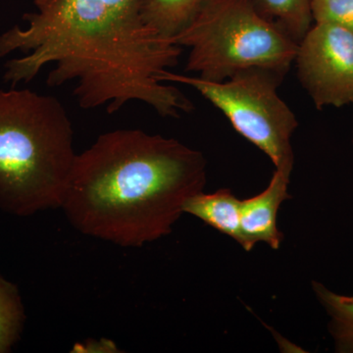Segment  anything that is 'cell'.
Masks as SVG:
<instances>
[{
    "instance_id": "obj_1",
    "label": "cell",
    "mask_w": 353,
    "mask_h": 353,
    "mask_svg": "<svg viewBox=\"0 0 353 353\" xmlns=\"http://www.w3.org/2000/svg\"><path fill=\"white\" fill-rule=\"evenodd\" d=\"M26 28L0 34V58L25 57L4 64L3 80L12 87L31 83L48 65L50 87L76 82L74 95L83 109L117 113L143 102L163 117L192 112L187 95L159 80L179 62L182 48L154 31L141 17L114 11L103 0H34Z\"/></svg>"
},
{
    "instance_id": "obj_2",
    "label": "cell",
    "mask_w": 353,
    "mask_h": 353,
    "mask_svg": "<svg viewBox=\"0 0 353 353\" xmlns=\"http://www.w3.org/2000/svg\"><path fill=\"white\" fill-rule=\"evenodd\" d=\"M205 183L201 152L141 130H115L77 154L60 208L85 236L141 248L172 233Z\"/></svg>"
},
{
    "instance_id": "obj_3",
    "label": "cell",
    "mask_w": 353,
    "mask_h": 353,
    "mask_svg": "<svg viewBox=\"0 0 353 353\" xmlns=\"http://www.w3.org/2000/svg\"><path fill=\"white\" fill-rule=\"evenodd\" d=\"M76 157L59 99L0 88V208L20 217L60 208Z\"/></svg>"
},
{
    "instance_id": "obj_4",
    "label": "cell",
    "mask_w": 353,
    "mask_h": 353,
    "mask_svg": "<svg viewBox=\"0 0 353 353\" xmlns=\"http://www.w3.org/2000/svg\"><path fill=\"white\" fill-rule=\"evenodd\" d=\"M171 41L190 48L185 71L211 82L256 68L285 76L299 46L262 17L252 0H210Z\"/></svg>"
},
{
    "instance_id": "obj_5",
    "label": "cell",
    "mask_w": 353,
    "mask_h": 353,
    "mask_svg": "<svg viewBox=\"0 0 353 353\" xmlns=\"http://www.w3.org/2000/svg\"><path fill=\"white\" fill-rule=\"evenodd\" d=\"M284 75L266 69L240 72L223 82L166 71L161 82L194 88L229 119L234 129L262 150L275 169L292 173V137L299 127L296 115L278 94Z\"/></svg>"
},
{
    "instance_id": "obj_6",
    "label": "cell",
    "mask_w": 353,
    "mask_h": 353,
    "mask_svg": "<svg viewBox=\"0 0 353 353\" xmlns=\"http://www.w3.org/2000/svg\"><path fill=\"white\" fill-rule=\"evenodd\" d=\"M297 78L315 108L353 104V34L340 26L315 23L297 46Z\"/></svg>"
},
{
    "instance_id": "obj_7",
    "label": "cell",
    "mask_w": 353,
    "mask_h": 353,
    "mask_svg": "<svg viewBox=\"0 0 353 353\" xmlns=\"http://www.w3.org/2000/svg\"><path fill=\"white\" fill-rule=\"evenodd\" d=\"M290 174L276 169L263 192L241 201V246L246 252L252 250L260 241L273 250L280 248L284 234L278 229L277 216L283 202L292 199L289 194Z\"/></svg>"
},
{
    "instance_id": "obj_8",
    "label": "cell",
    "mask_w": 353,
    "mask_h": 353,
    "mask_svg": "<svg viewBox=\"0 0 353 353\" xmlns=\"http://www.w3.org/2000/svg\"><path fill=\"white\" fill-rule=\"evenodd\" d=\"M183 213L199 218L243 245L241 199L234 196L231 190H219L213 194L199 192L185 202Z\"/></svg>"
},
{
    "instance_id": "obj_9",
    "label": "cell",
    "mask_w": 353,
    "mask_h": 353,
    "mask_svg": "<svg viewBox=\"0 0 353 353\" xmlns=\"http://www.w3.org/2000/svg\"><path fill=\"white\" fill-rule=\"evenodd\" d=\"M210 0H141V17L164 38L173 39Z\"/></svg>"
},
{
    "instance_id": "obj_10",
    "label": "cell",
    "mask_w": 353,
    "mask_h": 353,
    "mask_svg": "<svg viewBox=\"0 0 353 353\" xmlns=\"http://www.w3.org/2000/svg\"><path fill=\"white\" fill-rule=\"evenodd\" d=\"M252 3L262 17L297 44L312 27L311 0H252Z\"/></svg>"
},
{
    "instance_id": "obj_11",
    "label": "cell",
    "mask_w": 353,
    "mask_h": 353,
    "mask_svg": "<svg viewBox=\"0 0 353 353\" xmlns=\"http://www.w3.org/2000/svg\"><path fill=\"white\" fill-rule=\"evenodd\" d=\"M312 289L330 317L328 329L334 352L353 353V296L336 294L316 281L312 282Z\"/></svg>"
},
{
    "instance_id": "obj_12",
    "label": "cell",
    "mask_w": 353,
    "mask_h": 353,
    "mask_svg": "<svg viewBox=\"0 0 353 353\" xmlns=\"http://www.w3.org/2000/svg\"><path fill=\"white\" fill-rule=\"evenodd\" d=\"M25 319L18 288L0 275V353L10 352L19 341Z\"/></svg>"
},
{
    "instance_id": "obj_13",
    "label": "cell",
    "mask_w": 353,
    "mask_h": 353,
    "mask_svg": "<svg viewBox=\"0 0 353 353\" xmlns=\"http://www.w3.org/2000/svg\"><path fill=\"white\" fill-rule=\"evenodd\" d=\"M313 22L340 26L353 34V0H311Z\"/></svg>"
},
{
    "instance_id": "obj_14",
    "label": "cell",
    "mask_w": 353,
    "mask_h": 353,
    "mask_svg": "<svg viewBox=\"0 0 353 353\" xmlns=\"http://www.w3.org/2000/svg\"><path fill=\"white\" fill-rule=\"evenodd\" d=\"M116 12L131 17H141V0H103Z\"/></svg>"
},
{
    "instance_id": "obj_15",
    "label": "cell",
    "mask_w": 353,
    "mask_h": 353,
    "mask_svg": "<svg viewBox=\"0 0 353 353\" xmlns=\"http://www.w3.org/2000/svg\"><path fill=\"white\" fill-rule=\"evenodd\" d=\"M352 143H353V128H352Z\"/></svg>"
}]
</instances>
